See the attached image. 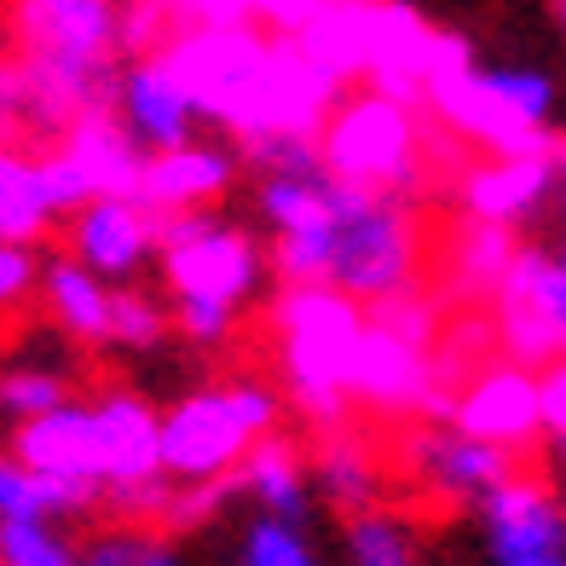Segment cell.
I'll return each instance as SVG.
<instances>
[{
	"label": "cell",
	"instance_id": "cell-19",
	"mask_svg": "<svg viewBox=\"0 0 566 566\" xmlns=\"http://www.w3.org/2000/svg\"><path fill=\"white\" fill-rule=\"evenodd\" d=\"M111 111L116 122L134 134L139 150H168V145H186L197 134V111H191V98L179 93L174 82V70L163 64V53L150 46V53H139L127 70L111 75Z\"/></svg>",
	"mask_w": 566,
	"mask_h": 566
},
{
	"label": "cell",
	"instance_id": "cell-16",
	"mask_svg": "<svg viewBox=\"0 0 566 566\" xmlns=\"http://www.w3.org/2000/svg\"><path fill=\"white\" fill-rule=\"evenodd\" d=\"M446 422L474 433L485 446H503L514 457H537L544 433H537V394H532V370L514 358H485L462 376V388L451 394Z\"/></svg>",
	"mask_w": 566,
	"mask_h": 566
},
{
	"label": "cell",
	"instance_id": "cell-13",
	"mask_svg": "<svg viewBox=\"0 0 566 566\" xmlns=\"http://www.w3.org/2000/svg\"><path fill=\"white\" fill-rule=\"evenodd\" d=\"M336 93L342 82L306 59L295 35H266V64L254 75V93L226 139L238 150L261 145V139H313L329 105H336Z\"/></svg>",
	"mask_w": 566,
	"mask_h": 566
},
{
	"label": "cell",
	"instance_id": "cell-43",
	"mask_svg": "<svg viewBox=\"0 0 566 566\" xmlns=\"http://www.w3.org/2000/svg\"><path fill=\"white\" fill-rule=\"evenodd\" d=\"M134 566H186V560H179V549L157 544V537H145V549H139V560H134Z\"/></svg>",
	"mask_w": 566,
	"mask_h": 566
},
{
	"label": "cell",
	"instance_id": "cell-29",
	"mask_svg": "<svg viewBox=\"0 0 566 566\" xmlns=\"http://www.w3.org/2000/svg\"><path fill=\"white\" fill-rule=\"evenodd\" d=\"M509 254H514V231L509 226H492V220H469L462 214V226L451 231V243H446V277H451V295L457 301H492L497 290V277L509 266Z\"/></svg>",
	"mask_w": 566,
	"mask_h": 566
},
{
	"label": "cell",
	"instance_id": "cell-23",
	"mask_svg": "<svg viewBox=\"0 0 566 566\" xmlns=\"http://www.w3.org/2000/svg\"><path fill=\"white\" fill-rule=\"evenodd\" d=\"M12 457H23L30 469L70 480V485H87L98 492L93 480V433H87V399H59L46 405L41 417H23L12 433Z\"/></svg>",
	"mask_w": 566,
	"mask_h": 566
},
{
	"label": "cell",
	"instance_id": "cell-30",
	"mask_svg": "<svg viewBox=\"0 0 566 566\" xmlns=\"http://www.w3.org/2000/svg\"><path fill=\"white\" fill-rule=\"evenodd\" d=\"M59 226L53 202L41 191V168L30 150H18L12 139H0V243L35 249L46 243V231Z\"/></svg>",
	"mask_w": 566,
	"mask_h": 566
},
{
	"label": "cell",
	"instance_id": "cell-36",
	"mask_svg": "<svg viewBox=\"0 0 566 566\" xmlns=\"http://www.w3.org/2000/svg\"><path fill=\"white\" fill-rule=\"evenodd\" d=\"M168 324L179 342H191L202 353H220L231 336H238V306H220V301H174L168 306Z\"/></svg>",
	"mask_w": 566,
	"mask_h": 566
},
{
	"label": "cell",
	"instance_id": "cell-37",
	"mask_svg": "<svg viewBox=\"0 0 566 566\" xmlns=\"http://www.w3.org/2000/svg\"><path fill=\"white\" fill-rule=\"evenodd\" d=\"M532 394H537V433H544L549 446H560L566 440V365L560 358L532 370Z\"/></svg>",
	"mask_w": 566,
	"mask_h": 566
},
{
	"label": "cell",
	"instance_id": "cell-31",
	"mask_svg": "<svg viewBox=\"0 0 566 566\" xmlns=\"http://www.w3.org/2000/svg\"><path fill=\"white\" fill-rule=\"evenodd\" d=\"M347 566H422L417 521L388 503L347 514Z\"/></svg>",
	"mask_w": 566,
	"mask_h": 566
},
{
	"label": "cell",
	"instance_id": "cell-5",
	"mask_svg": "<svg viewBox=\"0 0 566 566\" xmlns=\"http://www.w3.org/2000/svg\"><path fill=\"white\" fill-rule=\"evenodd\" d=\"M318 168L342 186L358 191H388V197H410L422 186V122L417 105L388 98L376 87L358 93H336L329 116L318 122Z\"/></svg>",
	"mask_w": 566,
	"mask_h": 566
},
{
	"label": "cell",
	"instance_id": "cell-38",
	"mask_svg": "<svg viewBox=\"0 0 566 566\" xmlns=\"http://www.w3.org/2000/svg\"><path fill=\"white\" fill-rule=\"evenodd\" d=\"M35 277H41L35 249H23V243H0V318L18 313L23 301H35Z\"/></svg>",
	"mask_w": 566,
	"mask_h": 566
},
{
	"label": "cell",
	"instance_id": "cell-22",
	"mask_svg": "<svg viewBox=\"0 0 566 566\" xmlns=\"http://www.w3.org/2000/svg\"><path fill=\"white\" fill-rule=\"evenodd\" d=\"M59 150H64L75 168H82V179H87L93 197H134L145 150H139L134 134H127V127L116 122L111 105L75 111V116L59 127Z\"/></svg>",
	"mask_w": 566,
	"mask_h": 566
},
{
	"label": "cell",
	"instance_id": "cell-27",
	"mask_svg": "<svg viewBox=\"0 0 566 566\" xmlns=\"http://www.w3.org/2000/svg\"><path fill=\"white\" fill-rule=\"evenodd\" d=\"M365 30H370V0H324L295 30V46L324 75H336L342 87H353L365 75Z\"/></svg>",
	"mask_w": 566,
	"mask_h": 566
},
{
	"label": "cell",
	"instance_id": "cell-3",
	"mask_svg": "<svg viewBox=\"0 0 566 566\" xmlns=\"http://www.w3.org/2000/svg\"><path fill=\"white\" fill-rule=\"evenodd\" d=\"M272 336H277L283 405H295L306 428L347 422L365 301H353L336 283H283V295L272 301Z\"/></svg>",
	"mask_w": 566,
	"mask_h": 566
},
{
	"label": "cell",
	"instance_id": "cell-18",
	"mask_svg": "<svg viewBox=\"0 0 566 566\" xmlns=\"http://www.w3.org/2000/svg\"><path fill=\"white\" fill-rule=\"evenodd\" d=\"M70 261H82L105 283H127L157 261V209H145L139 197H87L82 209H70Z\"/></svg>",
	"mask_w": 566,
	"mask_h": 566
},
{
	"label": "cell",
	"instance_id": "cell-9",
	"mask_svg": "<svg viewBox=\"0 0 566 566\" xmlns=\"http://www.w3.org/2000/svg\"><path fill=\"white\" fill-rule=\"evenodd\" d=\"M254 209L272 231L266 272L277 283H329V238H336V179L318 163L301 168H261Z\"/></svg>",
	"mask_w": 566,
	"mask_h": 566
},
{
	"label": "cell",
	"instance_id": "cell-26",
	"mask_svg": "<svg viewBox=\"0 0 566 566\" xmlns=\"http://www.w3.org/2000/svg\"><path fill=\"white\" fill-rule=\"evenodd\" d=\"M111 290L98 272H87L82 261H46L35 277V295L46 301V318L64 342H82V347H105L111 342Z\"/></svg>",
	"mask_w": 566,
	"mask_h": 566
},
{
	"label": "cell",
	"instance_id": "cell-12",
	"mask_svg": "<svg viewBox=\"0 0 566 566\" xmlns=\"http://www.w3.org/2000/svg\"><path fill=\"white\" fill-rule=\"evenodd\" d=\"M433 342L440 336H410L365 313V336L353 358V405L376 417H417V422H446L451 388L433 381Z\"/></svg>",
	"mask_w": 566,
	"mask_h": 566
},
{
	"label": "cell",
	"instance_id": "cell-25",
	"mask_svg": "<svg viewBox=\"0 0 566 566\" xmlns=\"http://www.w3.org/2000/svg\"><path fill=\"white\" fill-rule=\"evenodd\" d=\"M306 480H313V492L342 514L381 503V485H388L376 446L365 440V433H353L347 422L318 428V451H313V462H306Z\"/></svg>",
	"mask_w": 566,
	"mask_h": 566
},
{
	"label": "cell",
	"instance_id": "cell-41",
	"mask_svg": "<svg viewBox=\"0 0 566 566\" xmlns=\"http://www.w3.org/2000/svg\"><path fill=\"white\" fill-rule=\"evenodd\" d=\"M145 549V532L139 526H105L98 537H87V549H75L82 566H134Z\"/></svg>",
	"mask_w": 566,
	"mask_h": 566
},
{
	"label": "cell",
	"instance_id": "cell-21",
	"mask_svg": "<svg viewBox=\"0 0 566 566\" xmlns=\"http://www.w3.org/2000/svg\"><path fill=\"white\" fill-rule=\"evenodd\" d=\"M428 46H433V23L417 7H405V0H370L365 75H358V82L388 93V98H405V105H417Z\"/></svg>",
	"mask_w": 566,
	"mask_h": 566
},
{
	"label": "cell",
	"instance_id": "cell-2",
	"mask_svg": "<svg viewBox=\"0 0 566 566\" xmlns=\"http://www.w3.org/2000/svg\"><path fill=\"white\" fill-rule=\"evenodd\" d=\"M12 35L41 127H64L75 111L111 105L122 0H12Z\"/></svg>",
	"mask_w": 566,
	"mask_h": 566
},
{
	"label": "cell",
	"instance_id": "cell-40",
	"mask_svg": "<svg viewBox=\"0 0 566 566\" xmlns=\"http://www.w3.org/2000/svg\"><path fill=\"white\" fill-rule=\"evenodd\" d=\"M231 30V23H254V0H174V30Z\"/></svg>",
	"mask_w": 566,
	"mask_h": 566
},
{
	"label": "cell",
	"instance_id": "cell-8",
	"mask_svg": "<svg viewBox=\"0 0 566 566\" xmlns=\"http://www.w3.org/2000/svg\"><path fill=\"white\" fill-rule=\"evenodd\" d=\"M87 433H93L98 503H111L116 521H157L174 485L157 457V405L111 388L87 399Z\"/></svg>",
	"mask_w": 566,
	"mask_h": 566
},
{
	"label": "cell",
	"instance_id": "cell-7",
	"mask_svg": "<svg viewBox=\"0 0 566 566\" xmlns=\"http://www.w3.org/2000/svg\"><path fill=\"white\" fill-rule=\"evenodd\" d=\"M157 261L174 301L243 306L266 290V249L249 226L214 209H179L157 220Z\"/></svg>",
	"mask_w": 566,
	"mask_h": 566
},
{
	"label": "cell",
	"instance_id": "cell-11",
	"mask_svg": "<svg viewBox=\"0 0 566 566\" xmlns=\"http://www.w3.org/2000/svg\"><path fill=\"white\" fill-rule=\"evenodd\" d=\"M492 342L514 365H549L566 353V261L549 243H514L492 290Z\"/></svg>",
	"mask_w": 566,
	"mask_h": 566
},
{
	"label": "cell",
	"instance_id": "cell-20",
	"mask_svg": "<svg viewBox=\"0 0 566 566\" xmlns=\"http://www.w3.org/2000/svg\"><path fill=\"white\" fill-rule=\"evenodd\" d=\"M238 179V150L214 145V139H186L168 150H145L139 163V186L134 197L157 214H179V209H214Z\"/></svg>",
	"mask_w": 566,
	"mask_h": 566
},
{
	"label": "cell",
	"instance_id": "cell-15",
	"mask_svg": "<svg viewBox=\"0 0 566 566\" xmlns=\"http://www.w3.org/2000/svg\"><path fill=\"white\" fill-rule=\"evenodd\" d=\"M560 191V134L526 150H492L485 163H474L457 179V202L469 220H492L521 231L555 202Z\"/></svg>",
	"mask_w": 566,
	"mask_h": 566
},
{
	"label": "cell",
	"instance_id": "cell-32",
	"mask_svg": "<svg viewBox=\"0 0 566 566\" xmlns=\"http://www.w3.org/2000/svg\"><path fill=\"white\" fill-rule=\"evenodd\" d=\"M231 566H324V555L306 537V526L277 521V514H254L238 537V560Z\"/></svg>",
	"mask_w": 566,
	"mask_h": 566
},
{
	"label": "cell",
	"instance_id": "cell-17",
	"mask_svg": "<svg viewBox=\"0 0 566 566\" xmlns=\"http://www.w3.org/2000/svg\"><path fill=\"white\" fill-rule=\"evenodd\" d=\"M405 469L417 474V485L433 492L440 503L474 509L492 485H503L514 469H521V457L503 451V446H485V440H474V433H462L451 422H422L405 440Z\"/></svg>",
	"mask_w": 566,
	"mask_h": 566
},
{
	"label": "cell",
	"instance_id": "cell-39",
	"mask_svg": "<svg viewBox=\"0 0 566 566\" xmlns=\"http://www.w3.org/2000/svg\"><path fill=\"white\" fill-rule=\"evenodd\" d=\"M35 168H41V191H46V202H53L59 220H64L70 209H82V202L93 197L87 179H82V168H75L64 150H46V157H35Z\"/></svg>",
	"mask_w": 566,
	"mask_h": 566
},
{
	"label": "cell",
	"instance_id": "cell-10",
	"mask_svg": "<svg viewBox=\"0 0 566 566\" xmlns=\"http://www.w3.org/2000/svg\"><path fill=\"white\" fill-rule=\"evenodd\" d=\"M163 64L174 70L179 93L191 98L197 122L209 127H226L243 116L249 93H254V75L266 64V30L261 23H231V30H191L179 23L157 41Z\"/></svg>",
	"mask_w": 566,
	"mask_h": 566
},
{
	"label": "cell",
	"instance_id": "cell-34",
	"mask_svg": "<svg viewBox=\"0 0 566 566\" xmlns=\"http://www.w3.org/2000/svg\"><path fill=\"white\" fill-rule=\"evenodd\" d=\"M0 566H82L59 521H0Z\"/></svg>",
	"mask_w": 566,
	"mask_h": 566
},
{
	"label": "cell",
	"instance_id": "cell-24",
	"mask_svg": "<svg viewBox=\"0 0 566 566\" xmlns=\"http://www.w3.org/2000/svg\"><path fill=\"white\" fill-rule=\"evenodd\" d=\"M231 485L243 497H254L261 514H277V521H295L306 526L313 514V480H306V457L295 440H283L277 428H266L261 440L243 451V462L231 469Z\"/></svg>",
	"mask_w": 566,
	"mask_h": 566
},
{
	"label": "cell",
	"instance_id": "cell-35",
	"mask_svg": "<svg viewBox=\"0 0 566 566\" xmlns=\"http://www.w3.org/2000/svg\"><path fill=\"white\" fill-rule=\"evenodd\" d=\"M174 336L168 324V306L145 290H111V342L116 347H134V353H150L157 342Z\"/></svg>",
	"mask_w": 566,
	"mask_h": 566
},
{
	"label": "cell",
	"instance_id": "cell-28",
	"mask_svg": "<svg viewBox=\"0 0 566 566\" xmlns=\"http://www.w3.org/2000/svg\"><path fill=\"white\" fill-rule=\"evenodd\" d=\"M98 492L87 485H70L30 469L23 457L0 451V521H75V514H93Z\"/></svg>",
	"mask_w": 566,
	"mask_h": 566
},
{
	"label": "cell",
	"instance_id": "cell-33",
	"mask_svg": "<svg viewBox=\"0 0 566 566\" xmlns=\"http://www.w3.org/2000/svg\"><path fill=\"white\" fill-rule=\"evenodd\" d=\"M59 399H70V376L59 365H46V358H30V365L0 370V410H7L12 422L41 417V410L59 405Z\"/></svg>",
	"mask_w": 566,
	"mask_h": 566
},
{
	"label": "cell",
	"instance_id": "cell-6",
	"mask_svg": "<svg viewBox=\"0 0 566 566\" xmlns=\"http://www.w3.org/2000/svg\"><path fill=\"white\" fill-rule=\"evenodd\" d=\"M422 220L405 197L358 191L336 179V238H329V283L353 301H381L422 277Z\"/></svg>",
	"mask_w": 566,
	"mask_h": 566
},
{
	"label": "cell",
	"instance_id": "cell-14",
	"mask_svg": "<svg viewBox=\"0 0 566 566\" xmlns=\"http://www.w3.org/2000/svg\"><path fill=\"white\" fill-rule=\"evenodd\" d=\"M474 509L485 566H566V514L549 480L514 469Z\"/></svg>",
	"mask_w": 566,
	"mask_h": 566
},
{
	"label": "cell",
	"instance_id": "cell-42",
	"mask_svg": "<svg viewBox=\"0 0 566 566\" xmlns=\"http://www.w3.org/2000/svg\"><path fill=\"white\" fill-rule=\"evenodd\" d=\"M318 7L324 0H254V23H261L266 35H295Z\"/></svg>",
	"mask_w": 566,
	"mask_h": 566
},
{
	"label": "cell",
	"instance_id": "cell-1",
	"mask_svg": "<svg viewBox=\"0 0 566 566\" xmlns=\"http://www.w3.org/2000/svg\"><path fill=\"white\" fill-rule=\"evenodd\" d=\"M417 105L440 116L457 139L485 150H526L555 139V75L532 64H480L462 35L433 30Z\"/></svg>",
	"mask_w": 566,
	"mask_h": 566
},
{
	"label": "cell",
	"instance_id": "cell-4",
	"mask_svg": "<svg viewBox=\"0 0 566 566\" xmlns=\"http://www.w3.org/2000/svg\"><path fill=\"white\" fill-rule=\"evenodd\" d=\"M283 417V394L261 376H231L157 410V457L168 480H220Z\"/></svg>",
	"mask_w": 566,
	"mask_h": 566
}]
</instances>
